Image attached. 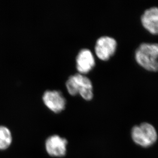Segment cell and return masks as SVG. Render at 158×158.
<instances>
[{"mask_svg":"<svg viewBox=\"0 0 158 158\" xmlns=\"http://www.w3.org/2000/svg\"><path fill=\"white\" fill-rule=\"evenodd\" d=\"M143 27L153 35H158V7H152L146 9L141 17Z\"/></svg>","mask_w":158,"mask_h":158,"instance_id":"obj_8","label":"cell"},{"mask_svg":"<svg viewBox=\"0 0 158 158\" xmlns=\"http://www.w3.org/2000/svg\"><path fill=\"white\" fill-rule=\"evenodd\" d=\"M131 138L135 143L143 148H148L157 141L158 134L153 125L143 123L131 130Z\"/></svg>","mask_w":158,"mask_h":158,"instance_id":"obj_3","label":"cell"},{"mask_svg":"<svg viewBox=\"0 0 158 158\" xmlns=\"http://www.w3.org/2000/svg\"><path fill=\"white\" fill-rule=\"evenodd\" d=\"M76 68L79 73L85 74L93 68L95 59L92 52L88 48L79 50L76 57Z\"/></svg>","mask_w":158,"mask_h":158,"instance_id":"obj_6","label":"cell"},{"mask_svg":"<svg viewBox=\"0 0 158 158\" xmlns=\"http://www.w3.org/2000/svg\"><path fill=\"white\" fill-rule=\"evenodd\" d=\"M135 58L137 63L150 71H158V43H142L136 49Z\"/></svg>","mask_w":158,"mask_h":158,"instance_id":"obj_1","label":"cell"},{"mask_svg":"<svg viewBox=\"0 0 158 158\" xmlns=\"http://www.w3.org/2000/svg\"><path fill=\"white\" fill-rule=\"evenodd\" d=\"M66 85L68 92L71 95L79 94L86 100H90L93 98L92 82L85 74L77 73L71 75L66 81Z\"/></svg>","mask_w":158,"mask_h":158,"instance_id":"obj_2","label":"cell"},{"mask_svg":"<svg viewBox=\"0 0 158 158\" xmlns=\"http://www.w3.org/2000/svg\"><path fill=\"white\" fill-rule=\"evenodd\" d=\"M43 100L47 107L55 113L61 112L65 108L66 99L60 91H46L44 93Z\"/></svg>","mask_w":158,"mask_h":158,"instance_id":"obj_5","label":"cell"},{"mask_svg":"<svg viewBox=\"0 0 158 158\" xmlns=\"http://www.w3.org/2000/svg\"><path fill=\"white\" fill-rule=\"evenodd\" d=\"M12 142V136L10 130L4 126H0V149L8 148Z\"/></svg>","mask_w":158,"mask_h":158,"instance_id":"obj_9","label":"cell"},{"mask_svg":"<svg viewBox=\"0 0 158 158\" xmlns=\"http://www.w3.org/2000/svg\"><path fill=\"white\" fill-rule=\"evenodd\" d=\"M67 141L66 139L54 135L48 138L46 142L47 152L51 156L61 157L66 155Z\"/></svg>","mask_w":158,"mask_h":158,"instance_id":"obj_7","label":"cell"},{"mask_svg":"<svg viewBox=\"0 0 158 158\" xmlns=\"http://www.w3.org/2000/svg\"><path fill=\"white\" fill-rule=\"evenodd\" d=\"M117 43L114 37L102 36L99 37L95 45V53L100 60H107L115 53Z\"/></svg>","mask_w":158,"mask_h":158,"instance_id":"obj_4","label":"cell"}]
</instances>
